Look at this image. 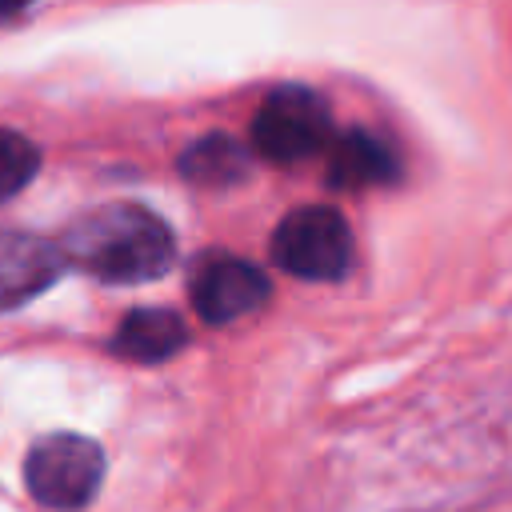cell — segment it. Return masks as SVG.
Returning a JSON list of instances; mask_svg holds the SVG:
<instances>
[{"label":"cell","mask_w":512,"mask_h":512,"mask_svg":"<svg viewBox=\"0 0 512 512\" xmlns=\"http://www.w3.org/2000/svg\"><path fill=\"white\" fill-rule=\"evenodd\" d=\"M64 264L104 280V284H144L160 280L176 260L172 228L140 204H104L76 216L56 240Z\"/></svg>","instance_id":"obj_1"},{"label":"cell","mask_w":512,"mask_h":512,"mask_svg":"<svg viewBox=\"0 0 512 512\" xmlns=\"http://www.w3.org/2000/svg\"><path fill=\"white\" fill-rule=\"evenodd\" d=\"M252 152L272 164H300L316 152H328L332 144V116L324 96H316L304 84L276 88L260 112L252 116Z\"/></svg>","instance_id":"obj_2"},{"label":"cell","mask_w":512,"mask_h":512,"mask_svg":"<svg viewBox=\"0 0 512 512\" xmlns=\"http://www.w3.org/2000/svg\"><path fill=\"white\" fill-rule=\"evenodd\" d=\"M104 480V452L80 432H52L32 444L24 460V484L36 504L52 512L84 508Z\"/></svg>","instance_id":"obj_3"},{"label":"cell","mask_w":512,"mask_h":512,"mask_svg":"<svg viewBox=\"0 0 512 512\" xmlns=\"http://www.w3.org/2000/svg\"><path fill=\"white\" fill-rule=\"evenodd\" d=\"M272 260L300 280H336L352 264V228L336 208H292L272 232Z\"/></svg>","instance_id":"obj_4"},{"label":"cell","mask_w":512,"mask_h":512,"mask_svg":"<svg viewBox=\"0 0 512 512\" xmlns=\"http://www.w3.org/2000/svg\"><path fill=\"white\" fill-rule=\"evenodd\" d=\"M268 276L240 256H204L188 276V300L208 324H232L268 300Z\"/></svg>","instance_id":"obj_5"},{"label":"cell","mask_w":512,"mask_h":512,"mask_svg":"<svg viewBox=\"0 0 512 512\" xmlns=\"http://www.w3.org/2000/svg\"><path fill=\"white\" fill-rule=\"evenodd\" d=\"M60 268H64L60 244L20 228H0V308L28 304L48 284H56Z\"/></svg>","instance_id":"obj_6"},{"label":"cell","mask_w":512,"mask_h":512,"mask_svg":"<svg viewBox=\"0 0 512 512\" xmlns=\"http://www.w3.org/2000/svg\"><path fill=\"white\" fill-rule=\"evenodd\" d=\"M396 156L384 140L368 136L364 128H348L328 144V180L336 188H372L396 180Z\"/></svg>","instance_id":"obj_7"},{"label":"cell","mask_w":512,"mask_h":512,"mask_svg":"<svg viewBox=\"0 0 512 512\" xmlns=\"http://www.w3.org/2000/svg\"><path fill=\"white\" fill-rule=\"evenodd\" d=\"M184 340H188L184 320L172 308H136L120 320L112 348H116V356H124L132 364H160V360L176 356L184 348Z\"/></svg>","instance_id":"obj_8"},{"label":"cell","mask_w":512,"mask_h":512,"mask_svg":"<svg viewBox=\"0 0 512 512\" xmlns=\"http://www.w3.org/2000/svg\"><path fill=\"white\" fill-rule=\"evenodd\" d=\"M180 172H184V180L208 184V188L236 184V180H244V172H248V144H240L236 136H224V132L200 136V140H192V144L184 148Z\"/></svg>","instance_id":"obj_9"},{"label":"cell","mask_w":512,"mask_h":512,"mask_svg":"<svg viewBox=\"0 0 512 512\" xmlns=\"http://www.w3.org/2000/svg\"><path fill=\"white\" fill-rule=\"evenodd\" d=\"M36 168H40V148L16 128H0V204L24 192Z\"/></svg>","instance_id":"obj_10"},{"label":"cell","mask_w":512,"mask_h":512,"mask_svg":"<svg viewBox=\"0 0 512 512\" xmlns=\"http://www.w3.org/2000/svg\"><path fill=\"white\" fill-rule=\"evenodd\" d=\"M28 4H32V0H0V24H12Z\"/></svg>","instance_id":"obj_11"}]
</instances>
